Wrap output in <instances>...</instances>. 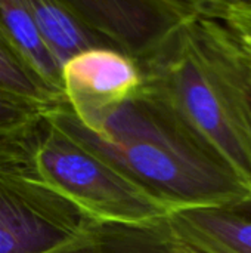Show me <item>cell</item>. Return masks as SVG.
<instances>
[{
  "instance_id": "obj_1",
  "label": "cell",
  "mask_w": 251,
  "mask_h": 253,
  "mask_svg": "<svg viewBox=\"0 0 251 253\" xmlns=\"http://www.w3.org/2000/svg\"><path fill=\"white\" fill-rule=\"evenodd\" d=\"M139 67L142 92L251 197V65L226 28L194 1L191 15Z\"/></svg>"
},
{
  "instance_id": "obj_2",
  "label": "cell",
  "mask_w": 251,
  "mask_h": 253,
  "mask_svg": "<svg viewBox=\"0 0 251 253\" xmlns=\"http://www.w3.org/2000/svg\"><path fill=\"white\" fill-rule=\"evenodd\" d=\"M43 119L173 206H240L251 202L237 178L195 145L141 90L112 110L96 132L83 127L65 102Z\"/></svg>"
},
{
  "instance_id": "obj_3",
  "label": "cell",
  "mask_w": 251,
  "mask_h": 253,
  "mask_svg": "<svg viewBox=\"0 0 251 253\" xmlns=\"http://www.w3.org/2000/svg\"><path fill=\"white\" fill-rule=\"evenodd\" d=\"M33 168L46 187L93 222L152 225L166 221L179 209L127 178L43 117Z\"/></svg>"
},
{
  "instance_id": "obj_4",
  "label": "cell",
  "mask_w": 251,
  "mask_h": 253,
  "mask_svg": "<svg viewBox=\"0 0 251 253\" xmlns=\"http://www.w3.org/2000/svg\"><path fill=\"white\" fill-rule=\"evenodd\" d=\"M92 222L46 187L33 166L0 173V253H50Z\"/></svg>"
},
{
  "instance_id": "obj_5",
  "label": "cell",
  "mask_w": 251,
  "mask_h": 253,
  "mask_svg": "<svg viewBox=\"0 0 251 253\" xmlns=\"http://www.w3.org/2000/svg\"><path fill=\"white\" fill-rule=\"evenodd\" d=\"M67 7L102 43L135 61L151 59L191 15L183 0H64Z\"/></svg>"
},
{
  "instance_id": "obj_6",
  "label": "cell",
  "mask_w": 251,
  "mask_h": 253,
  "mask_svg": "<svg viewBox=\"0 0 251 253\" xmlns=\"http://www.w3.org/2000/svg\"><path fill=\"white\" fill-rule=\"evenodd\" d=\"M61 77L68 110L90 132L143 84L141 67L109 47H93L74 56L64 64Z\"/></svg>"
},
{
  "instance_id": "obj_7",
  "label": "cell",
  "mask_w": 251,
  "mask_h": 253,
  "mask_svg": "<svg viewBox=\"0 0 251 253\" xmlns=\"http://www.w3.org/2000/svg\"><path fill=\"white\" fill-rule=\"evenodd\" d=\"M175 239L200 253H251V202L182 208L167 218Z\"/></svg>"
},
{
  "instance_id": "obj_8",
  "label": "cell",
  "mask_w": 251,
  "mask_h": 253,
  "mask_svg": "<svg viewBox=\"0 0 251 253\" xmlns=\"http://www.w3.org/2000/svg\"><path fill=\"white\" fill-rule=\"evenodd\" d=\"M0 37L47 90L64 99L61 67L40 34L28 0H0Z\"/></svg>"
},
{
  "instance_id": "obj_9",
  "label": "cell",
  "mask_w": 251,
  "mask_h": 253,
  "mask_svg": "<svg viewBox=\"0 0 251 253\" xmlns=\"http://www.w3.org/2000/svg\"><path fill=\"white\" fill-rule=\"evenodd\" d=\"M50 253H175L166 221L152 225L92 222L78 237Z\"/></svg>"
},
{
  "instance_id": "obj_10",
  "label": "cell",
  "mask_w": 251,
  "mask_h": 253,
  "mask_svg": "<svg viewBox=\"0 0 251 253\" xmlns=\"http://www.w3.org/2000/svg\"><path fill=\"white\" fill-rule=\"evenodd\" d=\"M33 18L40 34L56 64L62 67L93 47H104L102 43L80 22L67 7L64 0H28Z\"/></svg>"
},
{
  "instance_id": "obj_11",
  "label": "cell",
  "mask_w": 251,
  "mask_h": 253,
  "mask_svg": "<svg viewBox=\"0 0 251 253\" xmlns=\"http://www.w3.org/2000/svg\"><path fill=\"white\" fill-rule=\"evenodd\" d=\"M0 93L46 111L61 102L62 98L47 90L13 55L4 40L0 37Z\"/></svg>"
},
{
  "instance_id": "obj_12",
  "label": "cell",
  "mask_w": 251,
  "mask_h": 253,
  "mask_svg": "<svg viewBox=\"0 0 251 253\" xmlns=\"http://www.w3.org/2000/svg\"><path fill=\"white\" fill-rule=\"evenodd\" d=\"M203 6L226 28L251 65V0H204Z\"/></svg>"
},
{
  "instance_id": "obj_13",
  "label": "cell",
  "mask_w": 251,
  "mask_h": 253,
  "mask_svg": "<svg viewBox=\"0 0 251 253\" xmlns=\"http://www.w3.org/2000/svg\"><path fill=\"white\" fill-rule=\"evenodd\" d=\"M38 127L40 123L27 132L0 136V173L33 166Z\"/></svg>"
},
{
  "instance_id": "obj_14",
  "label": "cell",
  "mask_w": 251,
  "mask_h": 253,
  "mask_svg": "<svg viewBox=\"0 0 251 253\" xmlns=\"http://www.w3.org/2000/svg\"><path fill=\"white\" fill-rule=\"evenodd\" d=\"M43 111L0 93V136L16 135L37 126Z\"/></svg>"
},
{
  "instance_id": "obj_15",
  "label": "cell",
  "mask_w": 251,
  "mask_h": 253,
  "mask_svg": "<svg viewBox=\"0 0 251 253\" xmlns=\"http://www.w3.org/2000/svg\"><path fill=\"white\" fill-rule=\"evenodd\" d=\"M175 253H200L197 252L195 249L189 248V246H185L182 243H179L176 239H175Z\"/></svg>"
}]
</instances>
